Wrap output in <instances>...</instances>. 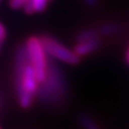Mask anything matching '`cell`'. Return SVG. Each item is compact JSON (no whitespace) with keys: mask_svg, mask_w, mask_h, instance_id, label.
<instances>
[{"mask_svg":"<svg viewBox=\"0 0 129 129\" xmlns=\"http://www.w3.org/2000/svg\"><path fill=\"white\" fill-rule=\"evenodd\" d=\"M36 71L30 63L25 45L18 47L15 55V90L21 108H30L38 90Z\"/></svg>","mask_w":129,"mask_h":129,"instance_id":"1","label":"cell"},{"mask_svg":"<svg viewBox=\"0 0 129 129\" xmlns=\"http://www.w3.org/2000/svg\"><path fill=\"white\" fill-rule=\"evenodd\" d=\"M39 101L48 105H56L67 96V83L64 74L55 64L48 63L45 80L37 90Z\"/></svg>","mask_w":129,"mask_h":129,"instance_id":"2","label":"cell"},{"mask_svg":"<svg viewBox=\"0 0 129 129\" xmlns=\"http://www.w3.org/2000/svg\"><path fill=\"white\" fill-rule=\"evenodd\" d=\"M25 47L30 63L36 71L38 82H43L46 78L49 61L47 59V54L40 37H30L26 41Z\"/></svg>","mask_w":129,"mask_h":129,"instance_id":"3","label":"cell"},{"mask_svg":"<svg viewBox=\"0 0 129 129\" xmlns=\"http://www.w3.org/2000/svg\"><path fill=\"white\" fill-rule=\"evenodd\" d=\"M40 39L46 54L53 58L70 65H76L80 61V57L76 55L74 51L70 50L68 47L63 45L54 37L50 36H42Z\"/></svg>","mask_w":129,"mask_h":129,"instance_id":"4","label":"cell"},{"mask_svg":"<svg viewBox=\"0 0 129 129\" xmlns=\"http://www.w3.org/2000/svg\"><path fill=\"white\" fill-rule=\"evenodd\" d=\"M101 41L96 38L93 40H89V41L80 42V43H77V45L74 48V52L76 55H78L79 57L84 56L92 54L94 52L98 51L101 48Z\"/></svg>","mask_w":129,"mask_h":129,"instance_id":"5","label":"cell"},{"mask_svg":"<svg viewBox=\"0 0 129 129\" xmlns=\"http://www.w3.org/2000/svg\"><path fill=\"white\" fill-rule=\"evenodd\" d=\"M99 35H102L104 37H111L120 34L121 31V25L117 22H105L100 25L97 29Z\"/></svg>","mask_w":129,"mask_h":129,"instance_id":"6","label":"cell"},{"mask_svg":"<svg viewBox=\"0 0 129 129\" xmlns=\"http://www.w3.org/2000/svg\"><path fill=\"white\" fill-rule=\"evenodd\" d=\"M98 37H99V32H98L97 29L87 28V29H84L82 31H80L77 35L76 41H77V43L89 41V40L96 39V38H98Z\"/></svg>","mask_w":129,"mask_h":129,"instance_id":"7","label":"cell"},{"mask_svg":"<svg viewBox=\"0 0 129 129\" xmlns=\"http://www.w3.org/2000/svg\"><path fill=\"white\" fill-rule=\"evenodd\" d=\"M78 121L82 129H101L97 122L87 114H81L78 117Z\"/></svg>","mask_w":129,"mask_h":129,"instance_id":"8","label":"cell"},{"mask_svg":"<svg viewBox=\"0 0 129 129\" xmlns=\"http://www.w3.org/2000/svg\"><path fill=\"white\" fill-rule=\"evenodd\" d=\"M49 0H31L35 13H41L46 9L47 4H48Z\"/></svg>","mask_w":129,"mask_h":129,"instance_id":"9","label":"cell"},{"mask_svg":"<svg viewBox=\"0 0 129 129\" xmlns=\"http://www.w3.org/2000/svg\"><path fill=\"white\" fill-rule=\"evenodd\" d=\"M27 0H11L10 1V7L14 10L20 9L23 7V5L25 4Z\"/></svg>","mask_w":129,"mask_h":129,"instance_id":"10","label":"cell"},{"mask_svg":"<svg viewBox=\"0 0 129 129\" xmlns=\"http://www.w3.org/2000/svg\"><path fill=\"white\" fill-rule=\"evenodd\" d=\"M24 9V12L28 14H32L35 13V10H34V6H33L32 2H31V0H27L26 2H25V4L23 5V7H22Z\"/></svg>","mask_w":129,"mask_h":129,"instance_id":"11","label":"cell"},{"mask_svg":"<svg viewBox=\"0 0 129 129\" xmlns=\"http://www.w3.org/2000/svg\"><path fill=\"white\" fill-rule=\"evenodd\" d=\"M7 37V31L6 28L2 23H0V44L3 43Z\"/></svg>","mask_w":129,"mask_h":129,"instance_id":"12","label":"cell"},{"mask_svg":"<svg viewBox=\"0 0 129 129\" xmlns=\"http://www.w3.org/2000/svg\"><path fill=\"white\" fill-rule=\"evenodd\" d=\"M98 1H99V0H84V2H85L88 6H90V7L96 6V5L98 4Z\"/></svg>","mask_w":129,"mask_h":129,"instance_id":"13","label":"cell"},{"mask_svg":"<svg viewBox=\"0 0 129 129\" xmlns=\"http://www.w3.org/2000/svg\"><path fill=\"white\" fill-rule=\"evenodd\" d=\"M126 62L129 64V48H128V51L126 53Z\"/></svg>","mask_w":129,"mask_h":129,"instance_id":"14","label":"cell"},{"mask_svg":"<svg viewBox=\"0 0 129 129\" xmlns=\"http://www.w3.org/2000/svg\"><path fill=\"white\" fill-rule=\"evenodd\" d=\"M0 3H1V0H0Z\"/></svg>","mask_w":129,"mask_h":129,"instance_id":"15","label":"cell"},{"mask_svg":"<svg viewBox=\"0 0 129 129\" xmlns=\"http://www.w3.org/2000/svg\"><path fill=\"white\" fill-rule=\"evenodd\" d=\"M0 129H1V127H0Z\"/></svg>","mask_w":129,"mask_h":129,"instance_id":"16","label":"cell"}]
</instances>
